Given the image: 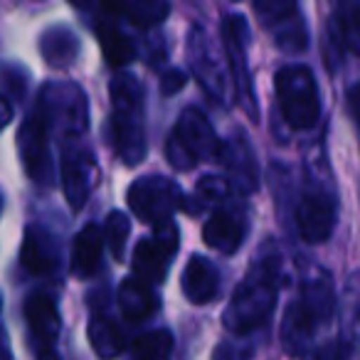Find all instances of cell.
<instances>
[{"instance_id": "cell-1", "label": "cell", "mask_w": 360, "mask_h": 360, "mask_svg": "<svg viewBox=\"0 0 360 360\" xmlns=\"http://www.w3.org/2000/svg\"><path fill=\"white\" fill-rule=\"evenodd\" d=\"M279 296V262L276 257L259 259L250 269L225 311V326L237 335L252 333L271 316Z\"/></svg>"}, {"instance_id": "cell-2", "label": "cell", "mask_w": 360, "mask_h": 360, "mask_svg": "<svg viewBox=\"0 0 360 360\" xmlns=\"http://www.w3.org/2000/svg\"><path fill=\"white\" fill-rule=\"evenodd\" d=\"M335 311V294H333V281L326 271H316L314 276L301 284V291L296 301L289 306L284 316V328H281V338H284L286 348L291 353H301L304 343H309L316 335L321 326L330 321Z\"/></svg>"}, {"instance_id": "cell-3", "label": "cell", "mask_w": 360, "mask_h": 360, "mask_svg": "<svg viewBox=\"0 0 360 360\" xmlns=\"http://www.w3.org/2000/svg\"><path fill=\"white\" fill-rule=\"evenodd\" d=\"M114 101V139L116 150L126 165H136L146 155L143 136V89L131 75H121L111 84Z\"/></svg>"}, {"instance_id": "cell-4", "label": "cell", "mask_w": 360, "mask_h": 360, "mask_svg": "<svg viewBox=\"0 0 360 360\" xmlns=\"http://www.w3.org/2000/svg\"><path fill=\"white\" fill-rule=\"evenodd\" d=\"M276 101L291 129H314L321 119V96L309 67H284L274 77Z\"/></svg>"}, {"instance_id": "cell-5", "label": "cell", "mask_w": 360, "mask_h": 360, "mask_svg": "<svg viewBox=\"0 0 360 360\" xmlns=\"http://www.w3.org/2000/svg\"><path fill=\"white\" fill-rule=\"evenodd\" d=\"M168 160L180 170H188L200 160L217 153V136L212 131L207 116L200 109H186L180 114L173 134L165 146Z\"/></svg>"}, {"instance_id": "cell-6", "label": "cell", "mask_w": 360, "mask_h": 360, "mask_svg": "<svg viewBox=\"0 0 360 360\" xmlns=\"http://www.w3.org/2000/svg\"><path fill=\"white\" fill-rule=\"evenodd\" d=\"M180 191L175 183L160 175L136 180L129 188V205L143 222H165L180 207Z\"/></svg>"}, {"instance_id": "cell-7", "label": "cell", "mask_w": 360, "mask_h": 360, "mask_svg": "<svg viewBox=\"0 0 360 360\" xmlns=\"http://www.w3.org/2000/svg\"><path fill=\"white\" fill-rule=\"evenodd\" d=\"M338 220V202L335 195L326 188H311L301 195L296 205V227L304 242L323 245L335 230Z\"/></svg>"}, {"instance_id": "cell-8", "label": "cell", "mask_w": 360, "mask_h": 360, "mask_svg": "<svg viewBox=\"0 0 360 360\" xmlns=\"http://www.w3.org/2000/svg\"><path fill=\"white\" fill-rule=\"evenodd\" d=\"M262 25L274 35L279 47L289 52L306 50V27L296 0H252Z\"/></svg>"}, {"instance_id": "cell-9", "label": "cell", "mask_w": 360, "mask_h": 360, "mask_svg": "<svg viewBox=\"0 0 360 360\" xmlns=\"http://www.w3.org/2000/svg\"><path fill=\"white\" fill-rule=\"evenodd\" d=\"M47 126H50V116H47L45 101H40V106H35L30 116L25 119L20 129V155L25 170L32 180L47 186L50 180V150H47Z\"/></svg>"}, {"instance_id": "cell-10", "label": "cell", "mask_w": 360, "mask_h": 360, "mask_svg": "<svg viewBox=\"0 0 360 360\" xmlns=\"http://www.w3.org/2000/svg\"><path fill=\"white\" fill-rule=\"evenodd\" d=\"M178 252V230L170 225V220L158 222V230L153 237H146L139 242L134 252V271L148 284L163 281L168 271L170 257Z\"/></svg>"}, {"instance_id": "cell-11", "label": "cell", "mask_w": 360, "mask_h": 360, "mask_svg": "<svg viewBox=\"0 0 360 360\" xmlns=\"http://www.w3.org/2000/svg\"><path fill=\"white\" fill-rule=\"evenodd\" d=\"M222 37H225V50L230 57V67H232V77H235V89L240 94V99L245 101L242 106H247L250 116L257 119V109H255V91H252V79H250V70H247V20L242 15H230L222 25Z\"/></svg>"}, {"instance_id": "cell-12", "label": "cell", "mask_w": 360, "mask_h": 360, "mask_svg": "<svg viewBox=\"0 0 360 360\" xmlns=\"http://www.w3.org/2000/svg\"><path fill=\"white\" fill-rule=\"evenodd\" d=\"M247 235V215L242 207H225L217 210L202 227V240L207 247L222 252V255H235L240 250L242 240Z\"/></svg>"}, {"instance_id": "cell-13", "label": "cell", "mask_w": 360, "mask_h": 360, "mask_svg": "<svg viewBox=\"0 0 360 360\" xmlns=\"http://www.w3.org/2000/svg\"><path fill=\"white\" fill-rule=\"evenodd\" d=\"M25 319L32 338L42 345V353H50V345L60 335V314L55 301L45 294H32L25 301Z\"/></svg>"}, {"instance_id": "cell-14", "label": "cell", "mask_w": 360, "mask_h": 360, "mask_svg": "<svg viewBox=\"0 0 360 360\" xmlns=\"http://www.w3.org/2000/svg\"><path fill=\"white\" fill-rule=\"evenodd\" d=\"M91 175H94V163L89 153H67L62 160V183H65V195L70 200L72 210H82L89 198Z\"/></svg>"}, {"instance_id": "cell-15", "label": "cell", "mask_w": 360, "mask_h": 360, "mask_svg": "<svg viewBox=\"0 0 360 360\" xmlns=\"http://www.w3.org/2000/svg\"><path fill=\"white\" fill-rule=\"evenodd\" d=\"M220 291V274L217 269L205 259L195 255L183 269V294L188 296L191 304H207Z\"/></svg>"}, {"instance_id": "cell-16", "label": "cell", "mask_w": 360, "mask_h": 360, "mask_svg": "<svg viewBox=\"0 0 360 360\" xmlns=\"http://www.w3.org/2000/svg\"><path fill=\"white\" fill-rule=\"evenodd\" d=\"M101 252H104V235L96 225H86L75 237V255H72V274L79 279H89L99 271Z\"/></svg>"}, {"instance_id": "cell-17", "label": "cell", "mask_w": 360, "mask_h": 360, "mask_svg": "<svg viewBox=\"0 0 360 360\" xmlns=\"http://www.w3.org/2000/svg\"><path fill=\"white\" fill-rule=\"evenodd\" d=\"M119 309L124 314V319L134 321V323L148 319L155 309V299L148 281L141 279L139 274L124 279V284L119 286Z\"/></svg>"}, {"instance_id": "cell-18", "label": "cell", "mask_w": 360, "mask_h": 360, "mask_svg": "<svg viewBox=\"0 0 360 360\" xmlns=\"http://www.w3.org/2000/svg\"><path fill=\"white\" fill-rule=\"evenodd\" d=\"M20 262L30 274H50L57 266V250L52 237L42 230H27L20 250Z\"/></svg>"}, {"instance_id": "cell-19", "label": "cell", "mask_w": 360, "mask_h": 360, "mask_svg": "<svg viewBox=\"0 0 360 360\" xmlns=\"http://www.w3.org/2000/svg\"><path fill=\"white\" fill-rule=\"evenodd\" d=\"M333 40L360 55V0H333Z\"/></svg>"}, {"instance_id": "cell-20", "label": "cell", "mask_w": 360, "mask_h": 360, "mask_svg": "<svg viewBox=\"0 0 360 360\" xmlns=\"http://www.w3.org/2000/svg\"><path fill=\"white\" fill-rule=\"evenodd\" d=\"M96 35H99V42H101V52H104L106 62L111 67H126L131 60H134L136 50H134V42L114 25H106L101 22L96 27Z\"/></svg>"}, {"instance_id": "cell-21", "label": "cell", "mask_w": 360, "mask_h": 360, "mask_svg": "<svg viewBox=\"0 0 360 360\" xmlns=\"http://www.w3.org/2000/svg\"><path fill=\"white\" fill-rule=\"evenodd\" d=\"M77 45L79 42L75 40L72 32L55 27V30L45 32V37H42V55H45L47 62H52V67H67L75 60Z\"/></svg>"}, {"instance_id": "cell-22", "label": "cell", "mask_w": 360, "mask_h": 360, "mask_svg": "<svg viewBox=\"0 0 360 360\" xmlns=\"http://www.w3.org/2000/svg\"><path fill=\"white\" fill-rule=\"evenodd\" d=\"M343 326L348 343L360 345V274H353L343 294Z\"/></svg>"}, {"instance_id": "cell-23", "label": "cell", "mask_w": 360, "mask_h": 360, "mask_svg": "<svg viewBox=\"0 0 360 360\" xmlns=\"http://www.w3.org/2000/svg\"><path fill=\"white\" fill-rule=\"evenodd\" d=\"M89 338H91L94 350L99 355H104V358H109V355H116V353H121V350H124V335H121V330L106 319H94V321H91Z\"/></svg>"}, {"instance_id": "cell-24", "label": "cell", "mask_w": 360, "mask_h": 360, "mask_svg": "<svg viewBox=\"0 0 360 360\" xmlns=\"http://www.w3.org/2000/svg\"><path fill=\"white\" fill-rule=\"evenodd\" d=\"M129 20L134 22L136 27H153L160 25L165 18L170 15V6L168 0H134L126 11Z\"/></svg>"}, {"instance_id": "cell-25", "label": "cell", "mask_w": 360, "mask_h": 360, "mask_svg": "<svg viewBox=\"0 0 360 360\" xmlns=\"http://www.w3.org/2000/svg\"><path fill=\"white\" fill-rule=\"evenodd\" d=\"M227 168L235 170V186H240L242 191H255L257 188V165L255 155L247 148V141L242 143V150H237L235 146H230V158H227Z\"/></svg>"}, {"instance_id": "cell-26", "label": "cell", "mask_w": 360, "mask_h": 360, "mask_svg": "<svg viewBox=\"0 0 360 360\" xmlns=\"http://www.w3.org/2000/svg\"><path fill=\"white\" fill-rule=\"evenodd\" d=\"M170 350H173V335H170L168 330H153V333H146L134 343V355L141 360L168 358Z\"/></svg>"}, {"instance_id": "cell-27", "label": "cell", "mask_w": 360, "mask_h": 360, "mask_svg": "<svg viewBox=\"0 0 360 360\" xmlns=\"http://www.w3.org/2000/svg\"><path fill=\"white\" fill-rule=\"evenodd\" d=\"M129 232H131V225H129V220H126L124 212L116 210L106 217L104 237H106V242H109L111 255H114L116 259L124 257V247H126V240H129Z\"/></svg>"}, {"instance_id": "cell-28", "label": "cell", "mask_w": 360, "mask_h": 360, "mask_svg": "<svg viewBox=\"0 0 360 360\" xmlns=\"http://www.w3.org/2000/svg\"><path fill=\"white\" fill-rule=\"evenodd\" d=\"M186 82H188V77L183 75L180 70H168L163 77H160V94H163V96L178 94V91L186 86Z\"/></svg>"}, {"instance_id": "cell-29", "label": "cell", "mask_w": 360, "mask_h": 360, "mask_svg": "<svg viewBox=\"0 0 360 360\" xmlns=\"http://www.w3.org/2000/svg\"><path fill=\"white\" fill-rule=\"evenodd\" d=\"M348 109H350V116H353L355 124H358V129H360V82L348 89Z\"/></svg>"}, {"instance_id": "cell-30", "label": "cell", "mask_w": 360, "mask_h": 360, "mask_svg": "<svg viewBox=\"0 0 360 360\" xmlns=\"http://www.w3.org/2000/svg\"><path fill=\"white\" fill-rule=\"evenodd\" d=\"M99 3L109 15H124L131 6V0H99Z\"/></svg>"}, {"instance_id": "cell-31", "label": "cell", "mask_w": 360, "mask_h": 360, "mask_svg": "<svg viewBox=\"0 0 360 360\" xmlns=\"http://www.w3.org/2000/svg\"><path fill=\"white\" fill-rule=\"evenodd\" d=\"M70 3L75 8H79V11H86V8H89L91 3H94V0H70Z\"/></svg>"}]
</instances>
